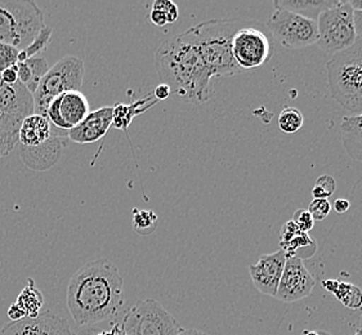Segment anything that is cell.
<instances>
[{
  "instance_id": "obj_28",
  "label": "cell",
  "mask_w": 362,
  "mask_h": 335,
  "mask_svg": "<svg viewBox=\"0 0 362 335\" xmlns=\"http://www.w3.org/2000/svg\"><path fill=\"white\" fill-rule=\"evenodd\" d=\"M51 39L52 29L49 26H47V25H45L43 29L39 31V34H37L35 39L31 42L29 47H28V48H25L23 51H20V54H18V62H23V61H26L28 59L39 56V53H42V52L48 47V44L51 42Z\"/></svg>"
},
{
  "instance_id": "obj_10",
  "label": "cell",
  "mask_w": 362,
  "mask_h": 335,
  "mask_svg": "<svg viewBox=\"0 0 362 335\" xmlns=\"http://www.w3.org/2000/svg\"><path fill=\"white\" fill-rule=\"evenodd\" d=\"M266 26L275 43L281 44L288 49H305L317 43V22L283 8L275 7Z\"/></svg>"
},
{
  "instance_id": "obj_22",
  "label": "cell",
  "mask_w": 362,
  "mask_h": 335,
  "mask_svg": "<svg viewBox=\"0 0 362 335\" xmlns=\"http://www.w3.org/2000/svg\"><path fill=\"white\" fill-rule=\"evenodd\" d=\"M341 139L348 155L355 160L362 161V112L356 117H343Z\"/></svg>"
},
{
  "instance_id": "obj_24",
  "label": "cell",
  "mask_w": 362,
  "mask_h": 335,
  "mask_svg": "<svg viewBox=\"0 0 362 335\" xmlns=\"http://www.w3.org/2000/svg\"><path fill=\"white\" fill-rule=\"evenodd\" d=\"M322 286L327 292L333 293L335 298L341 302V305L349 310H360L362 307V290L356 285L339 281L334 278H326L322 281Z\"/></svg>"
},
{
  "instance_id": "obj_38",
  "label": "cell",
  "mask_w": 362,
  "mask_h": 335,
  "mask_svg": "<svg viewBox=\"0 0 362 335\" xmlns=\"http://www.w3.org/2000/svg\"><path fill=\"white\" fill-rule=\"evenodd\" d=\"M150 21L153 22L155 26L163 28L168 25L167 16L164 15L163 12H160L158 9H153L150 13Z\"/></svg>"
},
{
  "instance_id": "obj_34",
  "label": "cell",
  "mask_w": 362,
  "mask_h": 335,
  "mask_svg": "<svg viewBox=\"0 0 362 335\" xmlns=\"http://www.w3.org/2000/svg\"><path fill=\"white\" fill-rule=\"evenodd\" d=\"M17 143V134L0 131V159L7 156L15 148Z\"/></svg>"
},
{
  "instance_id": "obj_29",
  "label": "cell",
  "mask_w": 362,
  "mask_h": 335,
  "mask_svg": "<svg viewBox=\"0 0 362 335\" xmlns=\"http://www.w3.org/2000/svg\"><path fill=\"white\" fill-rule=\"evenodd\" d=\"M337 189V183L332 175H320L312 187V196L315 199H325L332 196Z\"/></svg>"
},
{
  "instance_id": "obj_5",
  "label": "cell",
  "mask_w": 362,
  "mask_h": 335,
  "mask_svg": "<svg viewBox=\"0 0 362 335\" xmlns=\"http://www.w3.org/2000/svg\"><path fill=\"white\" fill-rule=\"evenodd\" d=\"M45 26L43 11L33 0H0V43L28 48Z\"/></svg>"
},
{
  "instance_id": "obj_19",
  "label": "cell",
  "mask_w": 362,
  "mask_h": 335,
  "mask_svg": "<svg viewBox=\"0 0 362 335\" xmlns=\"http://www.w3.org/2000/svg\"><path fill=\"white\" fill-rule=\"evenodd\" d=\"M53 129L47 117L31 114L22 122L17 133V143L25 147L39 146L51 139Z\"/></svg>"
},
{
  "instance_id": "obj_4",
  "label": "cell",
  "mask_w": 362,
  "mask_h": 335,
  "mask_svg": "<svg viewBox=\"0 0 362 335\" xmlns=\"http://www.w3.org/2000/svg\"><path fill=\"white\" fill-rule=\"evenodd\" d=\"M330 95L351 117L362 112V39L326 64Z\"/></svg>"
},
{
  "instance_id": "obj_39",
  "label": "cell",
  "mask_w": 362,
  "mask_h": 335,
  "mask_svg": "<svg viewBox=\"0 0 362 335\" xmlns=\"http://www.w3.org/2000/svg\"><path fill=\"white\" fill-rule=\"evenodd\" d=\"M332 208H334L337 213L343 214V213H346V211H348V209L351 208V203L348 201L347 199H337V200L334 201Z\"/></svg>"
},
{
  "instance_id": "obj_41",
  "label": "cell",
  "mask_w": 362,
  "mask_h": 335,
  "mask_svg": "<svg viewBox=\"0 0 362 335\" xmlns=\"http://www.w3.org/2000/svg\"><path fill=\"white\" fill-rule=\"evenodd\" d=\"M178 335H208L202 330H196V329H183Z\"/></svg>"
},
{
  "instance_id": "obj_15",
  "label": "cell",
  "mask_w": 362,
  "mask_h": 335,
  "mask_svg": "<svg viewBox=\"0 0 362 335\" xmlns=\"http://www.w3.org/2000/svg\"><path fill=\"white\" fill-rule=\"evenodd\" d=\"M66 133L53 131L51 139L39 146H18L20 156L25 165L35 172H44L56 165L69 143Z\"/></svg>"
},
{
  "instance_id": "obj_35",
  "label": "cell",
  "mask_w": 362,
  "mask_h": 335,
  "mask_svg": "<svg viewBox=\"0 0 362 335\" xmlns=\"http://www.w3.org/2000/svg\"><path fill=\"white\" fill-rule=\"evenodd\" d=\"M8 319L12 321V322H16V321H21L23 319H26V314H25V311L22 310L21 307L17 306L16 303L13 305H11L9 307V310H8Z\"/></svg>"
},
{
  "instance_id": "obj_32",
  "label": "cell",
  "mask_w": 362,
  "mask_h": 335,
  "mask_svg": "<svg viewBox=\"0 0 362 335\" xmlns=\"http://www.w3.org/2000/svg\"><path fill=\"white\" fill-rule=\"evenodd\" d=\"M153 9H158V11L167 16L168 23H174L180 17L178 6L173 3L172 0H155Z\"/></svg>"
},
{
  "instance_id": "obj_47",
  "label": "cell",
  "mask_w": 362,
  "mask_h": 335,
  "mask_svg": "<svg viewBox=\"0 0 362 335\" xmlns=\"http://www.w3.org/2000/svg\"><path fill=\"white\" fill-rule=\"evenodd\" d=\"M360 330L362 331V315L361 317H360Z\"/></svg>"
},
{
  "instance_id": "obj_21",
  "label": "cell",
  "mask_w": 362,
  "mask_h": 335,
  "mask_svg": "<svg viewBox=\"0 0 362 335\" xmlns=\"http://www.w3.org/2000/svg\"><path fill=\"white\" fill-rule=\"evenodd\" d=\"M339 3L341 0H275L274 7L283 8L291 13L317 22L322 12Z\"/></svg>"
},
{
  "instance_id": "obj_25",
  "label": "cell",
  "mask_w": 362,
  "mask_h": 335,
  "mask_svg": "<svg viewBox=\"0 0 362 335\" xmlns=\"http://www.w3.org/2000/svg\"><path fill=\"white\" fill-rule=\"evenodd\" d=\"M15 303L25 311L26 319H35L40 315V310L44 306V297L33 278H28V284L22 289Z\"/></svg>"
},
{
  "instance_id": "obj_23",
  "label": "cell",
  "mask_w": 362,
  "mask_h": 335,
  "mask_svg": "<svg viewBox=\"0 0 362 335\" xmlns=\"http://www.w3.org/2000/svg\"><path fill=\"white\" fill-rule=\"evenodd\" d=\"M16 69H17L18 81L29 90L31 95H34L44 75L48 73L49 65H48V61L44 57L37 56V57L28 59L23 62H17Z\"/></svg>"
},
{
  "instance_id": "obj_31",
  "label": "cell",
  "mask_w": 362,
  "mask_h": 335,
  "mask_svg": "<svg viewBox=\"0 0 362 335\" xmlns=\"http://www.w3.org/2000/svg\"><path fill=\"white\" fill-rule=\"evenodd\" d=\"M307 211H310L313 221H324L332 211V204L325 199H313Z\"/></svg>"
},
{
  "instance_id": "obj_27",
  "label": "cell",
  "mask_w": 362,
  "mask_h": 335,
  "mask_svg": "<svg viewBox=\"0 0 362 335\" xmlns=\"http://www.w3.org/2000/svg\"><path fill=\"white\" fill-rule=\"evenodd\" d=\"M133 218L132 225L133 230L139 235H151L156 228L158 216L153 211H139L137 208H133L132 211Z\"/></svg>"
},
{
  "instance_id": "obj_44",
  "label": "cell",
  "mask_w": 362,
  "mask_h": 335,
  "mask_svg": "<svg viewBox=\"0 0 362 335\" xmlns=\"http://www.w3.org/2000/svg\"><path fill=\"white\" fill-rule=\"evenodd\" d=\"M80 335H89V333L86 331V333H81ZM92 335H114V330H112V329H110V330H102V331H97V333H93Z\"/></svg>"
},
{
  "instance_id": "obj_17",
  "label": "cell",
  "mask_w": 362,
  "mask_h": 335,
  "mask_svg": "<svg viewBox=\"0 0 362 335\" xmlns=\"http://www.w3.org/2000/svg\"><path fill=\"white\" fill-rule=\"evenodd\" d=\"M112 127V106H103L101 109L90 111L88 117L67 131L69 141L79 145H92L103 139Z\"/></svg>"
},
{
  "instance_id": "obj_2",
  "label": "cell",
  "mask_w": 362,
  "mask_h": 335,
  "mask_svg": "<svg viewBox=\"0 0 362 335\" xmlns=\"http://www.w3.org/2000/svg\"><path fill=\"white\" fill-rule=\"evenodd\" d=\"M155 67L161 84L174 95L195 103L206 102L213 95V78L187 31L160 45Z\"/></svg>"
},
{
  "instance_id": "obj_14",
  "label": "cell",
  "mask_w": 362,
  "mask_h": 335,
  "mask_svg": "<svg viewBox=\"0 0 362 335\" xmlns=\"http://www.w3.org/2000/svg\"><path fill=\"white\" fill-rule=\"evenodd\" d=\"M286 258L283 250L279 249L275 253L261 255L258 262L249 267V275L258 292L275 298Z\"/></svg>"
},
{
  "instance_id": "obj_6",
  "label": "cell",
  "mask_w": 362,
  "mask_h": 335,
  "mask_svg": "<svg viewBox=\"0 0 362 335\" xmlns=\"http://www.w3.org/2000/svg\"><path fill=\"white\" fill-rule=\"evenodd\" d=\"M84 61L76 56H65L49 67L39 83L34 98V114L45 117L52 101L70 90H80L84 81Z\"/></svg>"
},
{
  "instance_id": "obj_1",
  "label": "cell",
  "mask_w": 362,
  "mask_h": 335,
  "mask_svg": "<svg viewBox=\"0 0 362 335\" xmlns=\"http://www.w3.org/2000/svg\"><path fill=\"white\" fill-rule=\"evenodd\" d=\"M66 303L78 327H92L110 320L124 306L120 271L106 258L84 264L70 278Z\"/></svg>"
},
{
  "instance_id": "obj_36",
  "label": "cell",
  "mask_w": 362,
  "mask_h": 335,
  "mask_svg": "<svg viewBox=\"0 0 362 335\" xmlns=\"http://www.w3.org/2000/svg\"><path fill=\"white\" fill-rule=\"evenodd\" d=\"M1 79H3V81H4L6 84H9V86L17 84V83H18V75H17L16 66L9 67L6 71H3V73H1Z\"/></svg>"
},
{
  "instance_id": "obj_13",
  "label": "cell",
  "mask_w": 362,
  "mask_h": 335,
  "mask_svg": "<svg viewBox=\"0 0 362 335\" xmlns=\"http://www.w3.org/2000/svg\"><path fill=\"white\" fill-rule=\"evenodd\" d=\"M89 112L87 97L80 90H70L52 101L45 117L59 131H69L79 125Z\"/></svg>"
},
{
  "instance_id": "obj_3",
  "label": "cell",
  "mask_w": 362,
  "mask_h": 335,
  "mask_svg": "<svg viewBox=\"0 0 362 335\" xmlns=\"http://www.w3.org/2000/svg\"><path fill=\"white\" fill-rule=\"evenodd\" d=\"M244 23L241 20H209L187 30L213 79L244 73L232 56V37Z\"/></svg>"
},
{
  "instance_id": "obj_20",
  "label": "cell",
  "mask_w": 362,
  "mask_h": 335,
  "mask_svg": "<svg viewBox=\"0 0 362 335\" xmlns=\"http://www.w3.org/2000/svg\"><path fill=\"white\" fill-rule=\"evenodd\" d=\"M159 102L155 97L146 95L133 103H116L112 106V127L128 133V128L132 124L133 119L144 114L145 111L151 109Z\"/></svg>"
},
{
  "instance_id": "obj_43",
  "label": "cell",
  "mask_w": 362,
  "mask_h": 335,
  "mask_svg": "<svg viewBox=\"0 0 362 335\" xmlns=\"http://www.w3.org/2000/svg\"><path fill=\"white\" fill-rule=\"evenodd\" d=\"M111 329L114 330V335H125V333L123 331V329H122V325H120L119 322H114Z\"/></svg>"
},
{
  "instance_id": "obj_7",
  "label": "cell",
  "mask_w": 362,
  "mask_h": 335,
  "mask_svg": "<svg viewBox=\"0 0 362 335\" xmlns=\"http://www.w3.org/2000/svg\"><path fill=\"white\" fill-rule=\"evenodd\" d=\"M275 53V40L266 23L245 21L232 37V56L243 71L267 64Z\"/></svg>"
},
{
  "instance_id": "obj_12",
  "label": "cell",
  "mask_w": 362,
  "mask_h": 335,
  "mask_svg": "<svg viewBox=\"0 0 362 335\" xmlns=\"http://www.w3.org/2000/svg\"><path fill=\"white\" fill-rule=\"evenodd\" d=\"M316 280L305 267L303 259L288 257L276 293V299L284 303H294L311 295Z\"/></svg>"
},
{
  "instance_id": "obj_18",
  "label": "cell",
  "mask_w": 362,
  "mask_h": 335,
  "mask_svg": "<svg viewBox=\"0 0 362 335\" xmlns=\"http://www.w3.org/2000/svg\"><path fill=\"white\" fill-rule=\"evenodd\" d=\"M279 245L286 257H298L305 259L310 258L316 250V242L308 233L300 231L293 221L284 223L279 233Z\"/></svg>"
},
{
  "instance_id": "obj_30",
  "label": "cell",
  "mask_w": 362,
  "mask_h": 335,
  "mask_svg": "<svg viewBox=\"0 0 362 335\" xmlns=\"http://www.w3.org/2000/svg\"><path fill=\"white\" fill-rule=\"evenodd\" d=\"M20 49L12 45L0 43V74L6 71L9 67H13L18 62Z\"/></svg>"
},
{
  "instance_id": "obj_9",
  "label": "cell",
  "mask_w": 362,
  "mask_h": 335,
  "mask_svg": "<svg viewBox=\"0 0 362 335\" xmlns=\"http://www.w3.org/2000/svg\"><path fill=\"white\" fill-rule=\"evenodd\" d=\"M122 329L125 335H178L183 328L156 299L137 302L124 314Z\"/></svg>"
},
{
  "instance_id": "obj_26",
  "label": "cell",
  "mask_w": 362,
  "mask_h": 335,
  "mask_svg": "<svg viewBox=\"0 0 362 335\" xmlns=\"http://www.w3.org/2000/svg\"><path fill=\"white\" fill-rule=\"evenodd\" d=\"M303 124H305V117L302 111L291 106L281 110L277 120L279 129L285 134H296L299 129H302Z\"/></svg>"
},
{
  "instance_id": "obj_42",
  "label": "cell",
  "mask_w": 362,
  "mask_h": 335,
  "mask_svg": "<svg viewBox=\"0 0 362 335\" xmlns=\"http://www.w3.org/2000/svg\"><path fill=\"white\" fill-rule=\"evenodd\" d=\"M348 4L354 11H361L362 12V0H348Z\"/></svg>"
},
{
  "instance_id": "obj_45",
  "label": "cell",
  "mask_w": 362,
  "mask_h": 335,
  "mask_svg": "<svg viewBox=\"0 0 362 335\" xmlns=\"http://www.w3.org/2000/svg\"><path fill=\"white\" fill-rule=\"evenodd\" d=\"M303 335H329L326 334V333H322V331H305Z\"/></svg>"
},
{
  "instance_id": "obj_8",
  "label": "cell",
  "mask_w": 362,
  "mask_h": 335,
  "mask_svg": "<svg viewBox=\"0 0 362 335\" xmlns=\"http://www.w3.org/2000/svg\"><path fill=\"white\" fill-rule=\"evenodd\" d=\"M317 45L322 51L337 54L351 48L358 39L356 34L355 11L348 0L326 9L317 20Z\"/></svg>"
},
{
  "instance_id": "obj_11",
  "label": "cell",
  "mask_w": 362,
  "mask_h": 335,
  "mask_svg": "<svg viewBox=\"0 0 362 335\" xmlns=\"http://www.w3.org/2000/svg\"><path fill=\"white\" fill-rule=\"evenodd\" d=\"M34 114V98L18 81L9 86L0 74V131L17 134L22 122Z\"/></svg>"
},
{
  "instance_id": "obj_33",
  "label": "cell",
  "mask_w": 362,
  "mask_h": 335,
  "mask_svg": "<svg viewBox=\"0 0 362 335\" xmlns=\"http://www.w3.org/2000/svg\"><path fill=\"white\" fill-rule=\"evenodd\" d=\"M296 226L303 231V233H308L311 231L313 226H315V221L312 218L310 211L307 209H298L294 214H293V219H291Z\"/></svg>"
},
{
  "instance_id": "obj_40",
  "label": "cell",
  "mask_w": 362,
  "mask_h": 335,
  "mask_svg": "<svg viewBox=\"0 0 362 335\" xmlns=\"http://www.w3.org/2000/svg\"><path fill=\"white\" fill-rule=\"evenodd\" d=\"M355 28L356 34L358 39H362V12L361 11H355Z\"/></svg>"
},
{
  "instance_id": "obj_46",
  "label": "cell",
  "mask_w": 362,
  "mask_h": 335,
  "mask_svg": "<svg viewBox=\"0 0 362 335\" xmlns=\"http://www.w3.org/2000/svg\"><path fill=\"white\" fill-rule=\"evenodd\" d=\"M354 335H362V331L358 329V330H356V333Z\"/></svg>"
},
{
  "instance_id": "obj_37",
  "label": "cell",
  "mask_w": 362,
  "mask_h": 335,
  "mask_svg": "<svg viewBox=\"0 0 362 335\" xmlns=\"http://www.w3.org/2000/svg\"><path fill=\"white\" fill-rule=\"evenodd\" d=\"M170 95H172L170 88L168 87L167 84H161V83H160L158 87L155 88V92H153V97L158 101H164V100L169 98Z\"/></svg>"
},
{
  "instance_id": "obj_16",
  "label": "cell",
  "mask_w": 362,
  "mask_h": 335,
  "mask_svg": "<svg viewBox=\"0 0 362 335\" xmlns=\"http://www.w3.org/2000/svg\"><path fill=\"white\" fill-rule=\"evenodd\" d=\"M0 335H75L62 317L44 312L35 319H23L6 324Z\"/></svg>"
}]
</instances>
